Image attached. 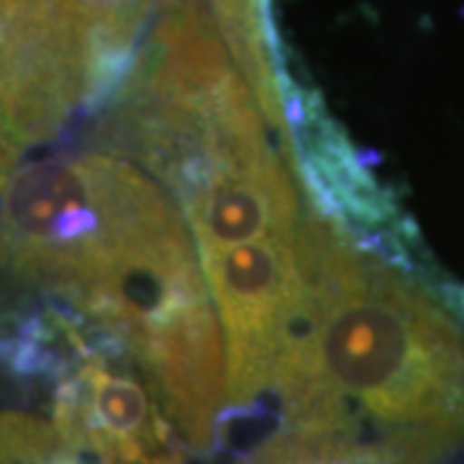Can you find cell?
Listing matches in <instances>:
<instances>
[{"label": "cell", "instance_id": "obj_1", "mask_svg": "<svg viewBox=\"0 0 464 464\" xmlns=\"http://www.w3.org/2000/svg\"><path fill=\"white\" fill-rule=\"evenodd\" d=\"M0 276L121 348L188 447L215 441L225 335L181 207L148 170L109 150L18 170L0 197Z\"/></svg>", "mask_w": 464, "mask_h": 464}, {"label": "cell", "instance_id": "obj_2", "mask_svg": "<svg viewBox=\"0 0 464 464\" xmlns=\"http://www.w3.org/2000/svg\"><path fill=\"white\" fill-rule=\"evenodd\" d=\"M282 436L338 462L436 464L464 449V284L418 246L331 219L307 317L276 369Z\"/></svg>", "mask_w": 464, "mask_h": 464}, {"label": "cell", "instance_id": "obj_3", "mask_svg": "<svg viewBox=\"0 0 464 464\" xmlns=\"http://www.w3.org/2000/svg\"><path fill=\"white\" fill-rule=\"evenodd\" d=\"M325 230L328 217L313 207L292 235L199 258L225 335V429L232 413L253 411L274 392L276 369L313 302Z\"/></svg>", "mask_w": 464, "mask_h": 464}, {"label": "cell", "instance_id": "obj_4", "mask_svg": "<svg viewBox=\"0 0 464 464\" xmlns=\"http://www.w3.org/2000/svg\"><path fill=\"white\" fill-rule=\"evenodd\" d=\"M292 163L279 152L225 168L179 204L197 253L209 256L297 232L313 207H302Z\"/></svg>", "mask_w": 464, "mask_h": 464}, {"label": "cell", "instance_id": "obj_5", "mask_svg": "<svg viewBox=\"0 0 464 464\" xmlns=\"http://www.w3.org/2000/svg\"><path fill=\"white\" fill-rule=\"evenodd\" d=\"M215 18L232 63L248 81L266 124L286 134L282 83L289 70L282 60L279 36L268 0H197Z\"/></svg>", "mask_w": 464, "mask_h": 464}, {"label": "cell", "instance_id": "obj_6", "mask_svg": "<svg viewBox=\"0 0 464 464\" xmlns=\"http://www.w3.org/2000/svg\"><path fill=\"white\" fill-rule=\"evenodd\" d=\"M0 464H96L54 415L0 408Z\"/></svg>", "mask_w": 464, "mask_h": 464}, {"label": "cell", "instance_id": "obj_7", "mask_svg": "<svg viewBox=\"0 0 464 464\" xmlns=\"http://www.w3.org/2000/svg\"><path fill=\"white\" fill-rule=\"evenodd\" d=\"M21 148L8 137V134L0 130V197L5 194V188L11 186L14 176H16V163Z\"/></svg>", "mask_w": 464, "mask_h": 464}]
</instances>
